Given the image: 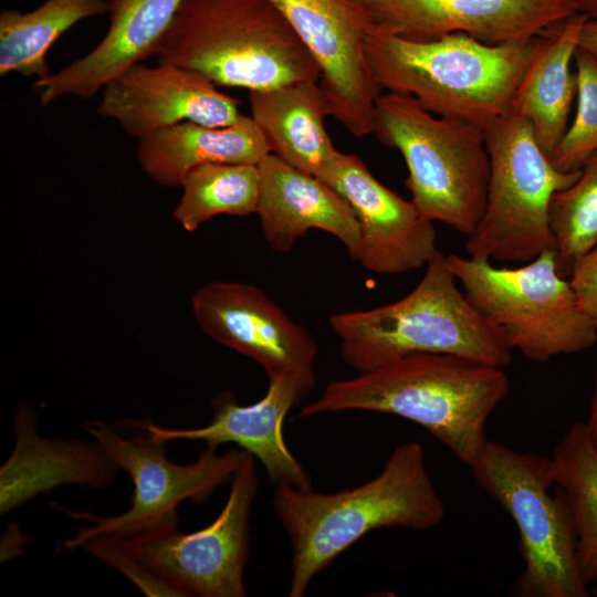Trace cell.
I'll list each match as a JSON object with an SVG mask.
<instances>
[{"mask_svg":"<svg viewBox=\"0 0 597 597\" xmlns=\"http://www.w3.org/2000/svg\"><path fill=\"white\" fill-rule=\"evenodd\" d=\"M353 208L360 227L357 261L377 274L420 269L439 252L433 222L377 180L354 154L339 153L320 178Z\"/></svg>","mask_w":597,"mask_h":597,"instance_id":"obj_16","label":"cell"},{"mask_svg":"<svg viewBox=\"0 0 597 597\" xmlns=\"http://www.w3.org/2000/svg\"><path fill=\"white\" fill-rule=\"evenodd\" d=\"M577 107L570 125L548 156L563 172L579 171L584 163L597 153V62L577 48L575 55Z\"/></svg>","mask_w":597,"mask_h":597,"instance_id":"obj_28","label":"cell"},{"mask_svg":"<svg viewBox=\"0 0 597 597\" xmlns=\"http://www.w3.org/2000/svg\"><path fill=\"white\" fill-rule=\"evenodd\" d=\"M254 460L247 452L230 481L223 507L206 527L182 533L177 525L163 526L121 538L178 596L247 595L244 570L249 556V520L259 486Z\"/></svg>","mask_w":597,"mask_h":597,"instance_id":"obj_11","label":"cell"},{"mask_svg":"<svg viewBox=\"0 0 597 597\" xmlns=\"http://www.w3.org/2000/svg\"><path fill=\"white\" fill-rule=\"evenodd\" d=\"M184 0H105L109 17L102 40L56 73L33 82L40 103L63 96L91 98L122 72L154 55Z\"/></svg>","mask_w":597,"mask_h":597,"instance_id":"obj_19","label":"cell"},{"mask_svg":"<svg viewBox=\"0 0 597 597\" xmlns=\"http://www.w3.org/2000/svg\"><path fill=\"white\" fill-rule=\"evenodd\" d=\"M84 549L102 563L129 578L147 596H178L115 536L96 535L83 541L76 549Z\"/></svg>","mask_w":597,"mask_h":597,"instance_id":"obj_29","label":"cell"},{"mask_svg":"<svg viewBox=\"0 0 597 597\" xmlns=\"http://www.w3.org/2000/svg\"><path fill=\"white\" fill-rule=\"evenodd\" d=\"M397 149L407 166L411 201L430 221L469 235L485 207L490 158L484 129L434 116L407 94L388 92L375 103L373 133Z\"/></svg>","mask_w":597,"mask_h":597,"instance_id":"obj_6","label":"cell"},{"mask_svg":"<svg viewBox=\"0 0 597 597\" xmlns=\"http://www.w3.org/2000/svg\"><path fill=\"white\" fill-rule=\"evenodd\" d=\"M251 117L270 153L321 178L338 151L324 124L327 105L318 82H297L249 93Z\"/></svg>","mask_w":597,"mask_h":597,"instance_id":"obj_21","label":"cell"},{"mask_svg":"<svg viewBox=\"0 0 597 597\" xmlns=\"http://www.w3.org/2000/svg\"><path fill=\"white\" fill-rule=\"evenodd\" d=\"M329 325L343 360L358 373L418 353L451 354L501 368L512 358L503 333L459 289L440 251L409 294L383 306L333 314Z\"/></svg>","mask_w":597,"mask_h":597,"instance_id":"obj_4","label":"cell"},{"mask_svg":"<svg viewBox=\"0 0 597 597\" xmlns=\"http://www.w3.org/2000/svg\"><path fill=\"white\" fill-rule=\"evenodd\" d=\"M587 15L572 17L543 31L540 48L521 80L511 112L524 117L547 156L568 127L577 94L576 73L572 72L580 30Z\"/></svg>","mask_w":597,"mask_h":597,"instance_id":"obj_23","label":"cell"},{"mask_svg":"<svg viewBox=\"0 0 597 597\" xmlns=\"http://www.w3.org/2000/svg\"><path fill=\"white\" fill-rule=\"evenodd\" d=\"M585 426H586L589 441L597 452V357H596L590 410H589L588 419L585 422Z\"/></svg>","mask_w":597,"mask_h":597,"instance_id":"obj_32","label":"cell"},{"mask_svg":"<svg viewBox=\"0 0 597 597\" xmlns=\"http://www.w3.org/2000/svg\"><path fill=\"white\" fill-rule=\"evenodd\" d=\"M172 216L188 232L213 217L256 213L260 197L258 165L216 163L190 171Z\"/></svg>","mask_w":597,"mask_h":597,"instance_id":"obj_26","label":"cell"},{"mask_svg":"<svg viewBox=\"0 0 597 597\" xmlns=\"http://www.w3.org/2000/svg\"><path fill=\"white\" fill-rule=\"evenodd\" d=\"M549 459L554 483L572 511L579 566L589 585L597 580V452L585 422L570 425Z\"/></svg>","mask_w":597,"mask_h":597,"instance_id":"obj_25","label":"cell"},{"mask_svg":"<svg viewBox=\"0 0 597 597\" xmlns=\"http://www.w3.org/2000/svg\"><path fill=\"white\" fill-rule=\"evenodd\" d=\"M555 253L545 251L516 268L446 255L473 306L503 333L512 349L538 363L578 353L597 342V329L580 307L569 279L557 271Z\"/></svg>","mask_w":597,"mask_h":597,"instance_id":"obj_8","label":"cell"},{"mask_svg":"<svg viewBox=\"0 0 597 597\" xmlns=\"http://www.w3.org/2000/svg\"><path fill=\"white\" fill-rule=\"evenodd\" d=\"M374 24L425 41L465 33L500 44L540 35L577 13L568 0H369Z\"/></svg>","mask_w":597,"mask_h":597,"instance_id":"obj_17","label":"cell"},{"mask_svg":"<svg viewBox=\"0 0 597 597\" xmlns=\"http://www.w3.org/2000/svg\"><path fill=\"white\" fill-rule=\"evenodd\" d=\"M569 281L580 307L597 329V244L578 260Z\"/></svg>","mask_w":597,"mask_h":597,"instance_id":"obj_30","label":"cell"},{"mask_svg":"<svg viewBox=\"0 0 597 597\" xmlns=\"http://www.w3.org/2000/svg\"><path fill=\"white\" fill-rule=\"evenodd\" d=\"M284 17L321 70L328 115L354 137L373 133L380 87L365 54L374 24L368 9L350 0H269Z\"/></svg>","mask_w":597,"mask_h":597,"instance_id":"obj_12","label":"cell"},{"mask_svg":"<svg viewBox=\"0 0 597 597\" xmlns=\"http://www.w3.org/2000/svg\"><path fill=\"white\" fill-rule=\"evenodd\" d=\"M578 48L597 62V19H587L584 23L578 39Z\"/></svg>","mask_w":597,"mask_h":597,"instance_id":"obj_31","label":"cell"},{"mask_svg":"<svg viewBox=\"0 0 597 597\" xmlns=\"http://www.w3.org/2000/svg\"><path fill=\"white\" fill-rule=\"evenodd\" d=\"M154 55L216 85L249 92L321 77L308 50L269 0H184Z\"/></svg>","mask_w":597,"mask_h":597,"instance_id":"obj_5","label":"cell"},{"mask_svg":"<svg viewBox=\"0 0 597 597\" xmlns=\"http://www.w3.org/2000/svg\"><path fill=\"white\" fill-rule=\"evenodd\" d=\"M256 214L263 235L276 252H289L310 230L333 234L357 260L360 227L349 203L328 184L269 154L258 165Z\"/></svg>","mask_w":597,"mask_h":597,"instance_id":"obj_18","label":"cell"},{"mask_svg":"<svg viewBox=\"0 0 597 597\" xmlns=\"http://www.w3.org/2000/svg\"><path fill=\"white\" fill-rule=\"evenodd\" d=\"M350 1L356 2V3H358V4H362V6L366 7V4L368 3L369 0H350Z\"/></svg>","mask_w":597,"mask_h":597,"instance_id":"obj_34","label":"cell"},{"mask_svg":"<svg viewBox=\"0 0 597 597\" xmlns=\"http://www.w3.org/2000/svg\"><path fill=\"white\" fill-rule=\"evenodd\" d=\"M191 310L209 337L253 359L268 377L314 367L317 344L311 333L254 285L207 283L193 293Z\"/></svg>","mask_w":597,"mask_h":597,"instance_id":"obj_14","label":"cell"},{"mask_svg":"<svg viewBox=\"0 0 597 597\" xmlns=\"http://www.w3.org/2000/svg\"><path fill=\"white\" fill-rule=\"evenodd\" d=\"M503 368L451 354L418 353L331 381L298 417L371 411L408 419L471 465L488 442L485 426L509 392Z\"/></svg>","mask_w":597,"mask_h":597,"instance_id":"obj_1","label":"cell"},{"mask_svg":"<svg viewBox=\"0 0 597 597\" xmlns=\"http://www.w3.org/2000/svg\"><path fill=\"white\" fill-rule=\"evenodd\" d=\"M541 36L490 44L465 33L409 40L375 24L366 61L380 88L415 97L430 113L485 129L509 114Z\"/></svg>","mask_w":597,"mask_h":597,"instance_id":"obj_3","label":"cell"},{"mask_svg":"<svg viewBox=\"0 0 597 597\" xmlns=\"http://www.w3.org/2000/svg\"><path fill=\"white\" fill-rule=\"evenodd\" d=\"M101 92L97 112L138 140L184 122L230 126L242 115L239 101L203 75L172 64H134Z\"/></svg>","mask_w":597,"mask_h":597,"instance_id":"obj_15","label":"cell"},{"mask_svg":"<svg viewBox=\"0 0 597 597\" xmlns=\"http://www.w3.org/2000/svg\"><path fill=\"white\" fill-rule=\"evenodd\" d=\"M577 13L597 19V0H568Z\"/></svg>","mask_w":597,"mask_h":597,"instance_id":"obj_33","label":"cell"},{"mask_svg":"<svg viewBox=\"0 0 597 597\" xmlns=\"http://www.w3.org/2000/svg\"><path fill=\"white\" fill-rule=\"evenodd\" d=\"M273 507L292 546L290 597L367 533L381 527L425 531L440 524L444 503L420 443L397 446L371 480L335 493L276 485Z\"/></svg>","mask_w":597,"mask_h":597,"instance_id":"obj_2","label":"cell"},{"mask_svg":"<svg viewBox=\"0 0 597 597\" xmlns=\"http://www.w3.org/2000/svg\"><path fill=\"white\" fill-rule=\"evenodd\" d=\"M479 486L519 531L524 568L511 587L517 597H587L568 502L555 485L551 459L489 441L470 465Z\"/></svg>","mask_w":597,"mask_h":597,"instance_id":"obj_7","label":"cell"},{"mask_svg":"<svg viewBox=\"0 0 597 597\" xmlns=\"http://www.w3.org/2000/svg\"><path fill=\"white\" fill-rule=\"evenodd\" d=\"M107 13L105 0H45L35 9L0 12V74L49 76L46 54L80 21Z\"/></svg>","mask_w":597,"mask_h":597,"instance_id":"obj_24","label":"cell"},{"mask_svg":"<svg viewBox=\"0 0 597 597\" xmlns=\"http://www.w3.org/2000/svg\"><path fill=\"white\" fill-rule=\"evenodd\" d=\"M84 429L116 468L129 475L134 492L129 509L118 515L97 516L62 507L71 517L91 522L65 541L64 547L70 551L96 535L128 538L177 525L179 504L186 500L205 503L220 485L232 480L247 455L242 449L218 454L206 447L193 462L179 464L167 458L166 443L148 434L126 437L104 421L85 423Z\"/></svg>","mask_w":597,"mask_h":597,"instance_id":"obj_10","label":"cell"},{"mask_svg":"<svg viewBox=\"0 0 597 597\" xmlns=\"http://www.w3.org/2000/svg\"><path fill=\"white\" fill-rule=\"evenodd\" d=\"M269 154L255 122L244 115L224 127L176 124L138 140L137 146L143 171L164 187L181 186L190 171L207 164L259 165Z\"/></svg>","mask_w":597,"mask_h":597,"instance_id":"obj_22","label":"cell"},{"mask_svg":"<svg viewBox=\"0 0 597 597\" xmlns=\"http://www.w3.org/2000/svg\"><path fill=\"white\" fill-rule=\"evenodd\" d=\"M594 595L597 596V587L594 589Z\"/></svg>","mask_w":597,"mask_h":597,"instance_id":"obj_35","label":"cell"},{"mask_svg":"<svg viewBox=\"0 0 597 597\" xmlns=\"http://www.w3.org/2000/svg\"><path fill=\"white\" fill-rule=\"evenodd\" d=\"M548 220L556 243V266L569 277L578 260L597 244V153L569 187L555 192Z\"/></svg>","mask_w":597,"mask_h":597,"instance_id":"obj_27","label":"cell"},{"mask_svg":"<svg viewBox=\"0 0 597 597\" xmlns=\"http://www.w3.org/2000/svg\"><path fill=\"white\" fill-rule=\"evenodd\" d=\"M13 430V450L0 468L1 515L61 485L102 489L115 479L118 469L96 441L42 437L25 405L14 415Z\"/></svg>","mask_w":597,"mask_h":597,"instance_id":"obj_20","label":"cell"},{"mask_svg":"<svg viewBox=\"0 0 597 597\" xmlns=\"http://www.w3.org/2000/svg\"><path fill=\"white\" fill-rule=\"evenodd\" d=\"M490 176L484 211L467 235L469 256L528 262L556 243L548 220L552 196L576 181L579 171L556 169L532 126L510 112L484 129Z\"/></svg>","mask_w":597,"mask_h":597,"instance_id":"obj_9","label":"cell"},{"mask_svg":"<svg viewBox=\"0 0 597 597\" xmlns=\"http://www.w3.org/2000/svg\"><path fill=\"white\" fill-rule=\"evenodd\" d=\"M315 385L314 369L285 371L269 377L265 395L251 405L238 404L224 392L212 401V419L199 428H166L153 422L138 423L155 441L200 440L217 449L223 443H235L259 460L275 485L300 489L311 486L310 475L293 455L283 436V423L289 411Z\"/></svg>","mask_w":597,"mask_h":597,"instance_id":"obj_13","label":"cell"}]
</instances>
